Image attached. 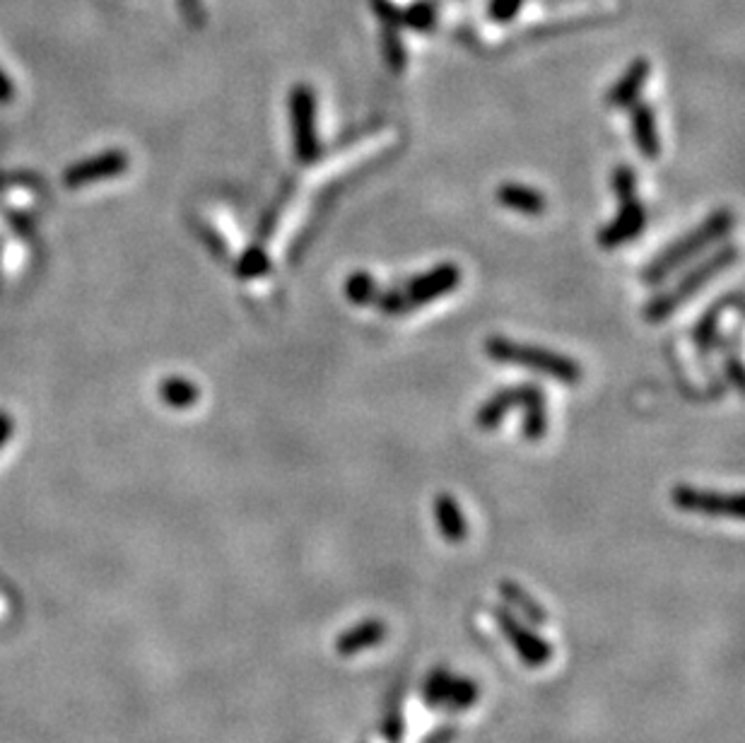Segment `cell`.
Wrapping results in <instances>:
<instances>
[{"label":"cell","mask_w":745,"mask_h":743,"mask_svg":"<svg viewBox=\"0 0 745 743\" xmlns=\"http://www.w3.org/2000/svg\"><path fill=\"white\" fill-rule=\"evenodd\" d=\"M437 5L432 0H413L406 10H401V27L413 29L418 34L432 32L437 25Z\"/></svg>","instance_id":"cell-20"},{"label":"cell","mask_w":745,"mask_h":743,"mask_svg":"<svg viewBox=\"0 0 745 743\" xmlns=\"http://www.w3.org/2000/svg\"><path fill=\"white\" fill-rule=\"evenodd\" d=\"M461 285V268L456 263L444 261L420 276L408 278L406 283L393 285V288H381L377 295V307L384 317H408L415 309L432 304L449 292H454Z\"/></svg>","instance_id":"cell-1"},{"label":"cell","mask_w":745,"mask_h":743,"mask_svg":"<svg viewBox=\"0 0 745 743\" xmlns=\"http://www.w3.org/2000/svg\"><path fill=\"white\" fill-rule=\"evenodd\" d=\"M434 517H437L439 531L442 536L451 543H459L468 534L466 517H463L459 502L454 500L449 493H442L434 497Z\"/></svg>","instance_id":"cell-15"},{"label":"cell","mask_w":745,"mask_h":743,"mask_svg":"<svg viewBox=\"0 0 745 743\" xmlns=\"http://www.w3.org/2000/svg\"><path fill=\"white\" fill-rule=\"evenodd\" d=\"M630 124H632V138L639 155L644 160H656L661 152V138L659 126H656V111L647 102H635L630 107Z\"/></svg>","instance_id":"cell-10"},{"label":"cell","mask_w":745,"mask_h":743,"mask_svg":"<svg viewBox=\"0 0 745 743\" xmlns=\"http://www.w3.org/2000/svg\"><path fill=\"white\" fill-rule=\"evenodd\" d=\"M290 126L295 160L302 167H312L321 160L319 133H316V92L312 85L299 83L290 92Z\"/></svg>","instance_id":"cell-5"},{"label":"cell","mask_w":745,"mask_h":743,"mask_svg":"<svg viewBox=\"0 0 745 743\" xmlns=\"http://www.w3.org/2000/svg\"><path fill=\"white\" fill-rule=\"evenodd\" d=\"M502 592H504V596H507L509 601H512V604L519 606L521 611H524L526 616H529V618L533 620V623H543V620H545V611H543V608L533 604V601L529 599V596H526L524 592H521V589L516 587V584H512V582H504V584H502Z\"/></svg>","instance_id":"cell-24"},{"label":"cell","mask_w":745,"mask_h":743,"mask_svg":"<svg viewBox=\"0 0 745 743\" xmlns=\"http://www.w3.org/2000/svg\"><path fill=\"white\" fill-rule=\"evenodd\" d=\"M497 203L502 208L514 210V213L529 215V218H541L548 210V198L543 191L533 189L529 184H519V181H507L497 189Z\"/></svg>","instance_id":"cell-11"},{"label":"cell","mask_w":745,"mask_h":743,"mask_svg":"<svg viewBox=\"0 0 745 743\" xmlns=\"http://www.w3.org/2000/svg\"><path fill=\"white\" fill-rule=\"evenodd\" d=\"M381 51H384L386 66L393 73H403V68H406V46H403L401 39V22H381Z\"/></svg>","instance_id":"cell-18"},{"label":"cell","mask_w":745,"mask_h":743,"mask_svg":"<svg viewBox=\"0 0 745 743\" xmlns=\"http://www.w3.org/2000/svg\"><path fill=\"white\" fill-rule=\"evenodd\" d=\"M610 186H613L618 201H632L637 198V172L630 165H618L610 174Z\"/></svg>","instance_id":"cell-22"},{"label":"cell","mask_w":745,"mask_h":743,"mask_svg":"<svg viewBox=\"0 0 745 743\" xmlns=\"http://www.w3.org/2000/svg\"><path fill=\"white\" fill-rule=\"evenodd\" d=\"M485 355L492 362L500 365H516L524 370L543 374V377L555 379L560 384H579L584 377L582 365L577 360L567 358V355L555 353V350L543 348V345H531L512 341L504 336H490L485 341Z\"/></svg>","instance_id":"cell-3"},{"label":"cell","mask_w":745,"mask_h":743,"mask_svg":"<svg viewBox=\"0 0 745 743\" xmlns=\"http://www.w3.org/2000/svg\"><path fill=\"white\" fill-rule=\"evenodd\" d=\"M731 304H741V295H738V292H733L731 297H724V300L714 302L712 307L702 314L700 321L695 324V331H692V343H695L697 353H700L702 358H705V355H712L714 348H717L721 314H724V309H729Z\"/></svg>","instance_id":"cell-13"},{"label":"cell","mask_w":745,"mask_h":743,"mask_svg":"<svg viewBox=\"0 0 745 743\" xmlns=\"http://www.w3.org/2000/svg\"><path fill=\"white\" fill-rule=\"evenodd\" d=\"M379 290L381 285L377 283V278L367 271H355L353 276L345 280V297L355 307H372L377 302Z\"/></svg>","instance_id":"cell-19"},{"label":"cell","mask_w":745,"mask_h":743,"mask_svg":"<svg viewBox=\"0 0 745 743\" xmlns=\"http://www.w3.org/2000/svg\"><path fill=\"white\" fill-rule=\"evenodd\" d=\"M384 635H386L384 623H379V620H369V623L357 625V628L348 630L343 637H338L336 649L343 654V657H350V654L362 652V649L379 645Z\"/></svg>","instance_id":"cell-17"},{"label":"cell","mask_w":745,"mask_h":743,"mask_svg":"<svg viewBox=\"0 0 745 743\" xmlns=\"http://www.w3.org/2000/svg\"><path fill=\"white\" fill-rule=\"evenodd\" d=\"M521 432L529 442L543 440L548 432V399H545L543 389L533 382L521 384Z\"/></svg>","instance_id":"cell-9"},{"label":"cell","mask_w":745,"mask_h":743,"mask_svg":"<svg viewBox=\"0 0 745 743\" xmlns=\"http://www.w3.org/2000/svg\"><path fill=\"white\" fill-rule=\"evenodd\" d=\"M10 95H13V87H10L8 78H5L3 70H0V102H8Z\"/></svg>","instance_id":"cell-28"},{"label":"cell","mask_w":745,"mask_h":743,"mask_svg":"<svg viewBox=\"0 0 745 743\" xmlns=\"http://www.w3.org/2000/svg\"><path fill=\"white\" fill-rule=\"evenodd\" d=\"M126 169V160L121 155H102L99 160L92 162H82L75 169H70L66 184L68 186H82V184H92V181L107 179V174H119Z\"/></svg>","instance_id":"cell-16"},{"label":"cell","mask_w":745,"mask_h":743,"mask_svg":"<svg viewBox=\"0 0 745 743\" xmlns=\"http://www.w3.org/2000/svg\"><path fill=\"white\" fill-rule=\"evenodd\" d=\"M497 618H500L502 630L507 633L509 640H512V645L519 649L521 659H524L526 666H543L545 661L550 659V652H553V649L545 645V642L538 640L536 635L521 630L519 625H516V620L509 618L504 611H497Z\"/></svg>","instance_id":"cell-14"},{"label":"cell","mask_w":745,"mask_h":743,"mask_svg":"<svg viewBox=\"0 0 745 743\" xmlns=\"http://www.w3.org/2000/svg\"><path fill=\"white\" fill-rule=\"evenodd\" d=\"M162 396L164 401L172 403L177 408H189L201 399V391L196 384H191L189 379H169L162 384Z\"/></svg>","instance_id":"cell-21"},{"label":"cell","mask_w":745,"mask_h":743,"mask_svg":"<svg viewBox=\"0 0 745 743\" xmlns=\"http://www.w3.org/2000/svg\"><path fill=\"white\" fill-rule=\"evenodd\" d=\"M733 225H736V215H733L731 208L714 210L707 220H702L700 225L695 227V230L683 234L678 242H673L671 247L661 251V254L642 271V280L647 285L664 283V280L671 276L676 268L683 266V263H688L690 259H695L700 251L714 247L721 239L729 237Z\"/></svg>","instance_id":"cell-2"},{"label":"cell","mask_w":745,"mask_h":743,"mask_svg":"<svg viewBox=\"0 0 745 743\" xmlns=\"http://www.w3.org/2000/svg\"><path fill=\"white\" fill-rule=\"evenodd\" d=\"M726 377L731 379V384L736 386V391L743 389V367L736 355H733V358H726Z\"/></svg>","instance_id":"cell-27"},{"label":"cell","mask_w":745,"mask_h":743,"mask_svg":"<svg viewBox=\"0 0 745 743\" xmlns=\"http://www.w3.org/2000/svg\"><path fill=\"white\" fill-rule=\"evenodd\" d=\"M736 261L738 247H733V244H726V247L709 254L705 261H700L697 266H692L688 273H683L673 288L659 292V295L651 297V300L644 304V321H649V324H661V321L673 317V314L678 312V307H683L690 297H695L697 292L705 288L707 283H712L724 268L733 266Z\"/></svg>","instance_id":"cell-4"},{"label":"cell","mask_w":745,"mask_h":743,"mask_svg":"<svg viewBox=\"0 0 745 743\" xmlns=\"http://www.w3.org/2000/svg\"><path fill=\"white\" fill-rule=\"evenodd\" d=\"M644 227H647V208L637 198H632V201L620 203L618 215L598 230L596 242L601 249H618L627 242H635Z\"/></svg>","instance_id":"cell-7"},{"label":"cell","mask_w":745,"mask_h":743,"mask_svg":"<svg viewBox=\"0 0 745 743\" xmlns=\"http://www.w3.org/2000/svg\"><path fill=\"white\" fill-rule=\"evenodd\" d=\"M179 8H181V13H184V17L191 22L193 27H203L205 10H203L201 0H179Z\"/></svg>","instance_id":"cell-26"},{"label":"cell","mask_w":745,"mask_h":743,"mask_svg":"<svg viewBox=\"0 0 745 743\" xmlns=\"http://www.w3.org/2000/svg\"><path fill=\"white\" fill-rule=\"evenodd\" d=\"M519 403H521V384L502 386L500 391H495V394H492L490 399H485L483 406L478 408V413H475V425L485 432L497 430V427L502 425V420L507 418L514 408H519Z\"/></svg>","instance_id":"cell-12"},{"label":"cell","mask_w":745,"mask_h":743,"mask_svg":"<svg viewBox=\"0 0 745 743\" xmlns=\"http://www.w3.org/2000/svg\"><path fill=\"white\" fill-rule=\"evenodd\" d=\"M671 500L683 512L729 517L736 522L743 519V497L738 493H712V490H697L692 485H676Z\"/></svg>","instance_id":"cell-6"},{"label":"cell","mask_w":745,"mask_h":743,"mask_svg":"<svg viewBox=\"0 0 745 743\" xmlns=\"http://www.w3.org/2000/svg\"><path fill=\"white\" fill-rule=\"evenodd\" d=\"M649 75H651V63L647 61V58H635V61L623 70V75L615 80L613 87H608L606 97H603L606 107L630 109L632 104L639 102V95H642Z\"/></svg>","instance_id":"cell-8"},{"label":"cell","mask_w":745,"mask_h":743,"mask_svg":"<svg viewBox=\"0 0 745 743\" xmlns=\"http://www.w3.org/2000/svg\"><path fill=\"white\" fill-rule=\"evenodd\" d=\"M526 0H490L488 3V17L495 25H507L509 20H514L521 13Z\"/></svg>","instance_id":"cell-25"},{"label":"cell","mask_w":745,"mask_h":743,"mask_svg":"<svg viewBox=\"0 0 745 743\" xmlns=\"http://www.w3.org/2000/svg\"><path fill=\"white\" fill-rule=\"evenodd\" d=\"M239 276L242 278H258L263 276V273L268 271V254H266V247L263 244H254L246 254L242 256V261H239L237 266Z\"/></svg>","instance_id":"cell-23"}]
</instances>
